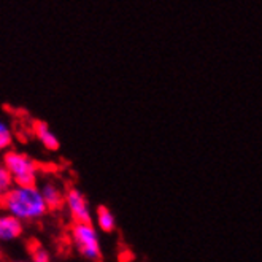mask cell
Returning <instances> with one entry per match:
<instances>
[{"label": "cell", "instance_id": "8fae6325", "mask_svg": "<svg viewBox=\"0 0 262 262\" xmlns=\"http://www.w3.org/2000/svg\"><path fill=\"white\" fill-rule=\"evenodd\" d=\"M32 259H34L35 262H48V260H50V254L46 253L45 250H41L40 246H38V248H35V250L32 251Z\"/></svg>", "mask_w": 262, "mask_h": 262}, {"label": "cell", "instance_id": "5b68a950", "mask_svg": "<svg viewBox=\"0 0 262 262\" xmlns=\"http://www.w3.org/2000/svg\"><path fill=\"white\" fill-rule=\"evenodd\" d=\"M23 234V223L13 214L0 216V240L8 242L18 238Z\"/></svg>", "mask_w": 262, "mask_h": 262}, {"label": "cell", "instance_id": "30bf717a", "mask_svg": "<svg viewBox=\"0 0 262 262\" xmlns=\"http://www.w3.org/2000/svg\"><path fill=\"white\" fill-rule=\"evenodd\" d=\"M11 140L13 138H11V132H10L8 126L0 121V151L8 148L11 145Z\"/></svg>", "mask_w": 262, "mask_h": 262}, {"label": "cell", "instance_id": "6da1fadb", "mask_svg": "<svg viewBox=\"0 0 262 262\" xmlns=\"http://www.w3.org/2000/svg\"><path fill=\"white\" fill-rule=\"evenodd\" d=\"M2 205L18 220H38L48 211L41 192L35 186H14L2 197Z\"/></svg>", "mask_w": 262, "mask_h": 262}, {"label": "cell", "instance_id": "277c9868", "mask_svg": "<svg viewBox=\"0 0 262 262\" xmlns=\"http://www.w3.org/2000/svg\"><path fill=\"white\" fill-rule=\"evenodd\" d=\"M64 200L75 223H91V211L88 202L78 189H69Z\"/></svg>", "mask_w": 262, "mask_h": 262}, {"label": "cell", "instance_id": "8992f818", "mask_svg": "<svg viewBox=\"0 0 262 262\" xmlns=\"http://www.w3.org/2000/svg\"><path fill=\"white\" fill-rule=\"evenodd\" d=\"M41 197L45 200L48 210H57L64 205V194L60 192V189L53 183H45L43 188L40 189Z\"/></svg>", "mask_w": 262, "mask_h": 262}, {"label": "cell", "instance_id": "3957f363", "mask_svg": "<svg viewBox=\"0 0 262 262\" xmlns=\"http://www.w3.org/2000/svg\"><path fill=\"white\" fill-rule=\"evenodd\" d=\"M73 242L78 246L80 253L89 260H100L102 251L99 245V237L91 223H75L72 229Z\"/></svg>", "mask_w": 262, "mask_h": 262}, {"label": "cell", "instance_id": "ba28073f", "mask_svg": "<svg viewBox=\"0 0 262 262\" xmlns=\"http://www.w3.org/2000/svg\"><path fill=\"white\" fill-rule=\"evenodd\" d=\"M97 223H99V227L103 230V232H112V230L116 227V221H115L113 213L103 205H100L97 208Z\"/></svg>", "mask_w": 262, "mask_h": 262}, {"label": "cell", "instance_id": "52a82bcc", "mask_svg": "<svg viewBox=\"0 0 262 262\" xmlns=\"http://www.w3.org/2000/svg\"><path fill=\"white\" fill-rule=\"evenodd\" d=\"M34 130H35V135L38 137V140L41 142V145L50 149V151H56L59 149V140L57 137L51 132L50 126L46 124L43 121H37L34 124Z\"/></svg>", "mask_w": 262, "mask_h": 262}, {"label": "cell", "instance_id": "9c48e42d", "mask_svg": "<svg viewBox=\"0 0 262 262\" xmlns=\"http://www.w3.org/2000/svg\"><path fill=\"white\" fill-rule=\"evenodd\" d=\"M13 186V178L5 165H0V197Z\"/></svg>", "mask_w": 262, "mask_h": 262}, {"label": "cell", "instance_id": "7a4b0ae2", "mask_svg": "<svg viewBox=\"0 0 262 262\" xmlns=\"http://www.w3.org/2000/svg\"><path fill=\"white\" fill-rule=\"evenodd\" d=\"M4 165L7 167L16 186H35L38 165L30 158H27L26 154L14 151L7 152Z\"/></svg>", "mask_w": 262, "mask_h": 262}]
</instances>
